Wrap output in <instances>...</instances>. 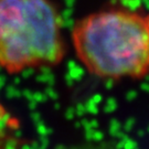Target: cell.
Instances as JSON below:
<instances>
[{"label":"cell","mask_w":149,"mask_h":149,"mask_svg":"<svg viewBox=\"0 0 149 149\" xmlns=\"http://www.w3.org/2000/svg\"><path fill=\"white\" fill-rule=\"evenodd\" d=\"M71 40L81 64L98 79L149 75V11L116 7L91 12L74 23Z\"/></svg>","instance_id":"cell-1"},{"label":"cell","mask_w":149,"mask_h":149,"mask_svg":"<svg viewBox=\"0 0 149 149\" xmlns=\"http://www.w3.org/2000/svg\"><path fill=\"white\" fill-rule=\"evenodd\" d=\"M63 22L53 0H0V70L11 75L63 62Z\"/></svg>","instance_id":"cell-2"}]
</instances>
